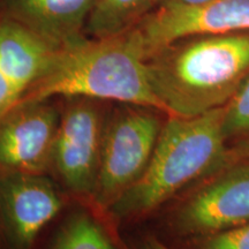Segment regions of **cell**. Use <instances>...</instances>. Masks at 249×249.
Listing matches in <instances>:
<instances>
[{"label":"cell","mask_w":249,"mask_h":249,"mask_svg":"<svg viewBox=\"0 0 249 249\" xmlns=\"http://www.w3.org/2000/svg\"><path fill=\"white\" fill-rule=\"evenodd\" d=\"M164 113L192 118L225 107L249 76V31L195 35L147 57Z\"/></svg>","instance_id":"6da1fadb"},{"label":"cell","mask_w":249,"mask_h":249,"mask_svg":"<svg viewBox=\"0 0 249 249\" xmlns=\"http://www.w3.org/2000/svg\"><path fill=\"white\" fill-rule=\"evenodd\" d=\"M83 96L163 112L149 80L147 54L134 28L107 38L85 39L55 50L21 103Z\"/></svg>","instance_id":"7a4b0ae2"},{"label":"cell","mask_w":249,"mask_h":249,"mask_svg":"<svg viewBox=\"0 0 249 249\" xmlns=\"http://www.w3.org/2000/svg\"><path fill=\"white\" fill-rule=\"evenodd\" d=\"M224 107L163 124L147 170L110 208L116 219H136L160 208L185 187L235 161L223 135Z\"/></svg>","instance_id":"3957f363"},{"label":"cell","mask_w":249,"mask_h":249,"mask_svg":"<svg viewBox=\"0 0 249 249\" xmlns=\"http://www.w3.org/2000/svg\"><path fill=\"white\" fill-rule=\"evenodd\" d=\"M157 112L124 103L112 107L90 197L97 207L110 210L147 170L163 128Z\"/></svg>","instance_id":"277c9868"},{"label":"cell","mask_w":249,"mask_h":249,"mask_svg":"<svg viewBox=\"0 0 249 249\" xmlns=\"http://www.w3.org/2000/svg\"><path fill=\"white\" fill-rule=\"evenodd\" d=\"M62 99L49 171L67 192L90 198L111 104L116 103L83 96Z\"/></svg>","instance_id":"5b68a950"},{"label":"cell","mask_w":249,"mask_h":249,"mask_svg":"<svg viewBox=\"0 0 249 249\" xmlns=\"http://www.w3.org/2000/svg\"><path fill=\"white\" fill-rule=\"evenodd\" d=\"M210 178L174 213L178 235L201 238L249 222V160L233 161Z\"/></svg>","instance_id":"8992f818"},{"label":"cell","mask_w":249,"mask_h":249,"mask_svg":"<svg viewBox=\"0 0 249 249\" xmlns=\"http://www.w3.org/2000/svg\"><path fill=\"white\" fill-rule=\"evenodd\" d=\"M147 57L170 43L195 35L249 31V0L158 2L134 27Z\"/></svg>","instance_id":"52a82bcc"},{"label":"cell","mask_w":249,"mask_h":249,"mask_svg":"<svg viewBox=\"0 0 249 249\" xmlns=\"http://www.w3.org/2000/svg\"><path fill=\"white\" fill-rule=\"evenodd\" d=\"M62 205L44 174L0 169V249H35Z\"/></svg>","instance_id":"ba28073f"},{"label":"cell","mask_w":249,"mask_h":249,"mask_svg":"<svg viewBox=\"0 0 249 249\" xmlns=\"http://www.w3.org/2000/svg\"><path fill=\"white\" fill-rule=\"evenodd\" d=\"M52 99L20 103L0 119V169L49 172L60 119Z\"/></svg>","instance_id":"9c48e42d"},{"label":"cell","mask_w":249,"mask_h":249,"mask_svg":"<svg viewBox=\"0 0 249 249\" xmlns=\"http://www.w3.org/2000/svg\"><path fill=\"white\" fill-rule=\"evenodd\" d=\"M55 51L11 18H0V119L21 103Z\"/></svg>","instance_id":"30bf717a"},{"label":"cell","mask_w":249,"mask_h":249,"mask_svg":"<svg viewBox=\"0 0 249 249\" xmlns=\"http://www.w3.org/2000/svg\"><path fill=\"white\" fill-rule=\"evenodd\" d=\"M96 0H0V11L54 50L88 37L86 24Z\"/></svg>","instance_id":"8fae6325"},{"label":"cell","mask_w":249,"mask_h":249,"mask_svg":"<svg viewBox=\"0 0 249 249\" xmlns=\"http://www.w3.org/2000/svg\"><path fill=\"white\" fill-rule=\"evenodd\" d=\"M157 4V0H96L86 24L90 38H107L132 29Z\"/></svg>","instance_id":"7c38bea8"},{"label":"cell","mask_w":249,"mask_h":249,"mask_svg":"<svg viewBox=\"0 0 249 249\" xmlns=\"http://www.w3.org/2000/svg\"><path fill=\"white\" fill-rule=\"evenodd\" d=\"M40 249H124L107 229L88 213L68 217Z\"/></svg>","instance_id":"4fadbf2b"},{"label":"cell","mask_w":249,"mask_h":249,"mask_svg":"<svg viewBox=\"0 0 249 249\" xmlns=\"http://www.w3.org/2000/svg\"><path fill=\"white\" fill-rule=\"evenodd\" d=\"M223 135L234 160H249V76L224 107Z\"/></svg>","instance_id":"5bb4252c"},{"label":"cell","mask_w":249,"mask_h":249,"mask_svg":"<svg viewBox=\"0 0 249 249\" xmlns=\"http://www.w3.org/2000/svg\"><path fill=\"white\" fill-rule=\"evenodd\" d=\"M191 240L192 249H249V222L226 231Z\"/></svg>","instance_id":"9a60e30c"},{"label":"cell","mask_w":249,"mask_h":249,"mask_svg":"<svg viewBox=\"0 0 249 249\" xmlns=\"http://www.w3.org/2000/svg\"><path fill=\"white\" fill-rule=\"evenodd\" d=\"M160 1H163V0H157V4ZM174 1L185 2V4H198V2H203V1H205V0H174Z\"/></svg>","instance_id":"2e32d148"},{"label":"cell","mask_w":249,"mask_h":249,"mask_svg":"<svg viewBox=\"0 0 249 249\" xmlns=\"http://www.w3.org/2000/svg\"><path fill=\"white\" fill-rule=\"evenodd\" d=\"M2 18V13H1V11H0V18Z\"/></svg>","instance_id":"e0dca14e"}]
</instances>
